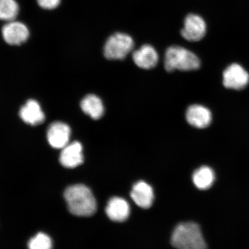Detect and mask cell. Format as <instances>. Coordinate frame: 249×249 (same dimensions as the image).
Returning <instances> with one entry per match:
<instances>
[{"label": "cell", "mask_w": 249, "mask_h": 249, "mask_svg": "<svg viewBox=\"0 0 249 249\" xmlns=\"http://www.w3.org/2000/svg\"><path fill=\"white\" fill-rule=\"evenodd\" d=\"M130 196L135 203L142 208L147 209L153 203V189L144 181H139L133 185Z\"/></svg>", "instance_id": "obj_13"}, {"label": "cell", "mask_w": 249, "mask_h": 249, "mask_svg": "<svg viewBox=\"0 0 249 249\" xmlns=\"http://www.w3.org/2000/svg\"><path fill=\"white\" fill-rule=\"evenodd\" d=\"M106 213L114 222H123L129 217L130 207L127 202L120 197H113L108 202Z\"/></svg>", "instance_id": "obj_12"}, {"label": "cell", "mask_w": 249, "mask_h": 249, "mask_svg": "<svg viewBox=\"0 0 249 249\" xmlns=\"http://www.w3.org/2000/svg\"><path fill=\"white\" fill-rule=\"evenodd\" d=\"M80 107L84 113L93 120H99L104 116V104L98 96L89 94L84 98L81 102Z\"/></svg>", "instance_id": "obj_15"}, {"label": "cell", "mask_w": 249, "mask_h": 249, "mask_svg": "<svg viewBox=\"0 0 249 249\" xmlns=\"http://www.w3.org/2000/svg\"><path fill=\"white\" fill-rule=\"evenodd\" d=\"M132 58L137 66L144 70H150L157 65L159 55L153 46L143 45L133 53Z\"/></svg>", "instance_id": "obj_11"}, {"label": "cell", "mask_w": 249, "mask_h": 249, "mask_svg": "<svg viewBox=\"0 0 249 249\" xmlns=\"http://www.w3.org/2000/svg\"><path fill=\"white\" fill-rule=\"evenodd\" d=\"M134 41L126 34L118 33L109 37L104 46V55L108 60H123L131 52Z\"/></svg>", "instance_id": "obj_4"}, {"label": "cell", "mask_w": 249, "mask_h": 249, "mask_svg": "<svg viewBox=\"0 0 249 249\" xmlns=\"http://www.w3.org/2000/svg\"><path fill=\"white\" fill-rule=\"evenodd\" d=\"M186 118L192 126L202 129L210 125L213 117L207 107L200 105H194L186 110Z\"/></svg>", "instance_id": "obj_10"}, {"label": "cell", "mask_w": 249, "mask_h": 249, "mask_svg": "<svg viewBox=\"0 0 249 249\" xmlns=\"http://www.w3.org/2000/svg\"><path fill=\"white\" fill-rule=\"evenodd\" d=\"M207 32V26L200 16L189 14L184 21V27L181 30L183 38L188 41L197 42L204 38Z\"/></svg>", "instance_id": "obj_6"}, {"label": "cell", "mask_w": 249, "mask_h": 249, "mask_svg": "<svg viewBox=\"0 0 249 249\" xmlns=\"http://www.w3.org/2000/svg\"><path fill=\"white\" fill-rule=\"evenodd\" d=\"M70 136V127L61 122L52 124L47 134L50 145L56 149H62L69 144Z\"/></svg>", "instance_id": "obj_8"}, {"label": "cell", "mask_w": 249, "mask_h": 249, "mask_svg": "<svg viewBox=\"0 0 249 249\" xmlns=\"http://www.w3.org/2000/svg\"><path fill=\"white\" fill-rule=\"evenodd\" d=\"M28 246L31 249H49L52 247V239L48 235L40 232L30 239Z\"/></svg>", "instance_id": "obj_18"}, {"label": "cell", "mask_w": 249, "mask_h": 249, "mask_svg": "<svg viewBox=\"0 0 249 249\" xmlns=\"http://www.w3.org/2000/svg\"><path fill=\"white\" fill-rule=\"evenodd\" d=\"M200 65L197 56L182 47L171 46L165 53L164 67L169 71H194L198 70Z\"/></svg>", "instance_id": "obj_3"}, {"label": "cell", "mask_w": 249, "mask_h": 249, "mask_svg": "<svg viewBox=\"0 0 249 249\" xmlns=\"http://www.w3.org/2000/svg\"><path fill=\"white\" fill-rule=\"evenodd\" d=\"M40 7L51 10L54 9L60 5L61 0H36Z\"/></svg>", "instance_id": "obj_19"}, {"label": "cell", "mask_w": 249, "mask_h": 249, "mask_svg": "<svg viewBox=\"0 0 249 249\" xmlns=\"http://www.w3.org/2000/svg\"><path fill=\"white\" fill-rule=\"evenodd\" d=\"M214 179L213 171L208 166H202L196 170L193 175V181L197 188L208 189L213 185Z\"/></svg>", "instance_id": "obj_16"}, {"label": "cell", "mask_w": 249, "mask_h": 249, "mask_svg": "<svg viewBox=\"0 0 249 249\" xmlns=\"http://www.w3.org/2000/svg\"><path fill=\"white\" fill-rule=\"evenodd\" d=\"M29 34L26 25L15 20L8 21L2 29L3 38L11 45H18L26 42L29 38Z\"/></svg>", "instance_id": "obj_7"}, {"label": "cell", "mask_w": 249, "mask_h": 249, "mask_svg": "<svg viewBox=\"0 0 249 249\" xmlns=\"http://www.w3.org/2000/svg\"><path fill=\"white\" fill-rule=\"evenodd\" d=\"M171 244L181 249H204L207 248L200 226L189 222L179 224L174 230Z\"/></svg>", "instance_id": "obj_2"}, {"label": "cell", "mask_w": 249, "mask_h": 249, "mask_svg": "<svg viewBox=\"0 0 249 249\" xmlns=\"http://www.w3.org/2000/svg\"><path fill=\"white\" fill-rule=\"evenodd\" d=\"M19 11V7L16 0H0V20L8 21L15 20Z\"/></svg>", "instance_id": "obj_17"}, {"label": "cell", "mask_w": 249, "mask_h": 249, "mask_svg": "<svg viewBox=\"0 0 249 249\" xmlns=\"http://www.w3.org/2000/svg\"><path fill=\"white\" fill-rule=\"evenodd\" d=\"M223 85L227 89L240 90L245 88L249 83V74L241 65H230L224 71Z\"/></svg>", "instance_id": "obj_5"}, {"label": "cell", "mask_w": 249, "mask_h": 249, "mask_svg": "<svg viewBox=\"0 0 249 249\" xmlns=\"http://www.w3.org/2000/svg\"><path fill=\"white\" fill-rule=\"evenodd\" d=\"M20 117L25 123L37 125L45 121V116L39 103L34 99L28 101L20 108Z\"/></svg>", "instance_id": "obj_14"}, {"label": "cell", "mask_w": 249, "mask_h": 249, "mask_svg": "<svg viewBox=\"0 0 249 249\" xmlns=\"http://www.w3.org/2000/svg\"><path fill=\"white\" fill-rule=\"evenodd\" d=\"M64 197L71 213L77 216H92L96 211V201L88 187L77 184L70 186L64 193Z\"/></svg>", "instance_id": "obj_1"}, {"label": "cell", "mask_w": 249, "mask_h": 249, "mask_svg": "<svg viewBox=\"0 0 249 249\" xmlns=\"http://www.w3.org/2000/svg\"><path fill=\"white\" fill-rule=\"evenodd\" d=\"M61 149L60 161L64 167L73 169L83 163V147L79 142L69 143Z\"/></svg>", "instance_id": "obj_9"}]
</instances>
